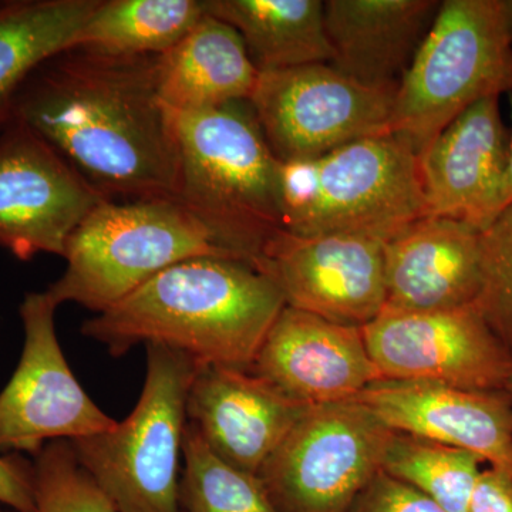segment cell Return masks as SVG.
<instances>
[{
  "label": "cell",
  "mask_w": 512,
  "mask_h": 512,
  "mask_svg": "<svg viewBox=\"0 0 512 512\" xmlns=\"http://www.w3.org/2000/svg\"><path fill=\"white\" fill-rule=\"evenodd\" d=\"M396 90L373 89L330 63L259 73L251 103L272 153L282 163L390 133Z\"/></svg>",
  "instance_id": "9c48e42d"
},
{
  "label": "cell",
  "mask_w": 512,
  "mask_h": 512,
  "mask_svg": "<svg viewBox=\"0 0 512 512\" xmlns=\"http://www.w3.org/2000/svg\"><path fill=\"white\" fill-rule=\"evenodd\" d=\"M505 22H507L508 33L512 40V0H503Z\"/></svg>",
  "instance_id": "1f68e13d"
},
{
  "label": "cell",
  "mask_w": 512,
  "mask_h": 512,
  "mask_svg": "<svg viewBox=\"0 0 512 512\" xmlns=\"http://www.w3.org/2000/svg\"><path fill=\"white\" fill-rule=\"evenodd\" d=\"M205 15V0H100L72 49L107 56H160Z\"/></svg>",
  "instance_id": "603a6c76"
},
{
  "label": "cell",
  "mask_w": 512,
  "mask_h": 512,
  "mask_svg": "<svg viewBox=\"0 0 512 512\" xmlns=\"http://www.w3.org/2000/svg\"><path fill=\"white\" fill-rule=\"evenodd\" d=\"M505 392H507L508 396L511 397V402H512V375L510 377V380H508L507 389H505Z\"/></svg>",
  "instance_id": "d6a6232c"
},
{
  "label": "cell",
  "mask_w": 512,
  "mask_h": 512,
  "mask_svg": "<svg viewBox=\"0 0 512 512\" xmlns=\"http://www.w3.org/2000/svg\"><path fill=\"white\" fill-rule=\"evenodd\" d=\"M59 305L43 292L26 293L19 306L22 355L0 392V454L37 456L53 441H73L113 429L74 377L57 338Z\"/></svg>",
  "instance_id": "30bf717a"
},
{
  "label": "cell",
  "mask_w": 512,
  "mask_h": 512,
  "mask_svg": "<svg viewBox=\"0 0 512 512\" xmlns=\"http://www.w3.org/2000/svg\"><path fill=\"white\" fill-rule=\"evenodd\" d=\"M168 114L177 154L173 200L255 266L266 242L284 227L279 160L251 103Z\"/></svg>",
  "instance_id": "3957f363"
},
{
  "label": "cell",
  "mask_w": 512,
  "mask_h": 512,
  "mask_svg": "<svg viewBox=\"0 0 512 512\" xmlns=\"http://www.w3.org/2000/svg\"><path fill=\"white\" fill-rule=\"evenodd\" d=\"M384 309L446 311L477 302L481 232L448 218L423 217L383 245Z\"/></svg>",
  "instance_id": "ac0fdd59"
},
{
  "label": "cell",
  "mask_w": 512,
  "mask_h": 512,
  "mask_svg": "<svg viewBox=\"0 0 512 512\" xmlns=\"http://www.w3.org/2000/svg\"><path fill=\"white\" fill-rule=\"evenodd\" d=\"M467 512H512V478L493 467L483 468Z\"/></svg>",
  "instance_id": "f546056e"
},
{
  "label": "cell",
  "mask_w": 512,
  "mask_h": 512,
  "mask_svg": "<svg viewBox=\"0 0 512 512\" xmlns=\"http://www.w3.org/2000/svg\"><path fill=\"white\" fill-rule=\"evenodd\" d=\"M180 505L183 512H279L258 474L218 457L187 421Z\"/></svg>",
  "instance_id": "d4e9b609"
},
{
  "label": "cell",
  "mask_w": 512,
  "mask_h": 512,
  "mask_svg": "<svg viewBox=\"0 0 512 512\" xmlns=\"http://www.w3.org/2000/svg\"><path fill=\"white\" fill-rule=\"evenodd\" d=\"M241 35L210 13L157 56V92L165 109L198 111L249 101L258 84Z\"/></svg>",
  "instance_id": "ffe728a7"
},
{
  "label": "cell",
  "mask_w": 512,
  "mask_h": 512,
  "mask_svg": "<svg viewBox=\"0 0 512 512\" xmlns=\"http://www.w3.org/2000/svg\"><path fill=\"white\" fill-rule=\"evenodd\" d=\"M205 256L242 261L173 198L106 200L73 232L66 269L46 291L59 306L100 313L165 269Z\"/></svg>",
  "instance_id": "5b68a950"
},
{
  "label": "cell",
  "mask_w": 512,
  "mask_h": 512,
  "mask_svg": "<svg viewBox=\"0 0 512 512\" xmlns=\"http://www.w3.org/2000/svg\"><path fill=\"white\" fill-rule=\"evenodd\" d=\"M352 400L393 431L476 454L512 478V402L507 392L377 380Z\"/></svg>",
  "instance_id": "9a60e30c"
},
{
  "label": "cell",
  "mask_w": 512,
  "mask_h": 512,
  "mask_svg": "<svg viewBox=\"0 0 512 512\" xmlns=\"http://www.w3.org/2000/svg\"><path fill=\"white\" fill-rule=\"evenodd\" d=\"M282 227L291 234L360 235L386 242L426 217L419 157L392 133L315 160L279 161Z\"/></svg>",
  "instance_id": "277c9868"
},
{
  "label": "cell",
  "mask_w": 512,
  "mask_h": 512,
  "mask_svg": "<svg viewBox=\"0 0 512 512\" xmlns=\"http://www.w3.org/2000/svg\"><path fill=\"white\" fill-rule=\"evenodd\" d=\"M308 407L249 370L198 365L187 421L222 460L259 474Z\"/></svg>",
  "instance_id": "e0dca14e"
},
{
  "label": "cell",
  "mask_w": 512,
  "mask_h": 512,
  "mask_svg": "<svg viewBox=\"0 0 512 512\" xmlns=\"http://www.w3.org/2000/svg\"><path fill=\"white\" fill-rule=\"evenodd\" d=\"M109 200L23 124L0 133V249L30 261L62 256L84 218Z\"/></svg>",
  "instance_id": "7c38bea8"
},
{
  "label": "cell",
  "mask_w": 512,
  "mask_h": 512,
  "mask_svg": "<svg viewBox=\"0 0 512 512\" xmlns=\"http://www.w3.org/2000/svg\"><path fill=\"white\" fill-rule=\"evenodd\" d=\"M346 512H447L426 495L383 471L362 491Z\"/></svg>",
  "instance_id": "83f0119b"
},
{
  "label": "cell",
  "mask_w": 512,
  "mask_h": 512,
  "mask_svg": "<svg viewBox=\"0 0 512 512\" xmlns=\"http://www.w3.org/2000/svg\"><path fill=\"white\" fill-rule=\"evenodd\" d=\"M244 40L259 73L332 62L320 0H205Z\"/></svg>",
  "instance_id": "44dd1931"
},
{
  "label": "cell",
  "mask_w": 512,
  "mask_h": 512,
  "mask_svg": "<svg viewBox=\"0 0 512 512\" xmlns=\"http://www.w3.org/2000/svg\"><path fill=\"white\" fill-rule=\"evenodd\" d=\"M512 94L503 0H444L394 94L390 133L417 157L461 113Z\"/></svg>",
  "instance_id": "8992f818"
},
{
  "label": "cell",
  "mask_w": 512,
  "mask_h": 512,
  "mask_svg": "<svg viewBox=\"0 0 512 512\" xmlns=\"http://www.w3.org/2000/svg\"><path fill=\"white\" fill-rule=\"evenodd\" d=\"M393 433L356 400L309 406L258 476L279 512H346Z\"/></svg>",
  "instance_id": "ba28073f"
},
{
  "label": "cell",
  "mask_w": 512,
  "mask_h": 512,
  "mask_svg": "<svg viewBox=\"0 0 512 512\" xmlns=\"http://www.w3.org/2000/svg\"><path fill=\"white\" fill-rule=\"evenodd\" d=\"M157 56L64 50L30 74L10 121L55 148L109 200L174 198L177 154Z\"/></svg>",
  "instance_id": "6da1fadb"
},
{
  "label": "cell",
  "mask_w": 512,
  "mask_h": 512,
  "mask_svg": "<svg viewBox=\"0 0 512 512\" xmlns=\"http://www.w3.org/2000/svg\"><path fill=\"white\" fill-rule=\"evenodd\" d=\"M483 463L460 448L394 431L384 451L382 471L447 512H467Z\"/></svg>",
  "instance_id": "cb8c5ba5"
},
{
  "label": "cell",
  "mask_w": 512,
  "mask_h": 512,
  "mask_svg": "<svg viewBox=\"0 0 512 512\" xmlns=\"http://www.w3.org/2000/svg\"><path fill=\"white\" fill-rule=\"evenodd\" d=\"M249 372L306 406L355 399L380 380L362 329L285 306Z\"/></svg>",
  "instance_id": "2e32d148"
},
{
  "label": "cell",
  "mask_w": 512,
  "mask_h": 512,
  "mask_svg": "<svg viewBox=\"0 0 512 512\" xmlns=\"http://www.w3.org/2000/svg\"><path fill=\"white\" fill-rule=\"evenodd\" d=\"M146 348V380L133 412L109 431L70 443L117 512H183L180 463L198 365L177 350Z\"/></svg>",
  "instance_id": "52a82bcc"
},
{
  "label": "cell",
  "mask_w": 512,
  "mask_h": 512,
  "mask_svg": "<svg viewBox=\"0 0 512 512\" xmlns=\"http://www.w3.org/2000/svg\"><path fill=\"white\" fill-rule=\"evenodd\" d=\"M35 512H117L77 460L72 443L47 444L33 457Z\"/></svg>",
  "instance_id": "484cf974"
},
{
  "label": "cell",
  "mask_w": 512,
  "mask_h": 512,
  "mask_svg": "<svg viewBox=\"0 0 512 512\" xmlns=\"http://www.w3.org/2000/svg\"><path fill=\"white\" fill-rule=\"evenodd\" d=\"M383 241L360 235L279 231L255 268L268 275L286 306L363 328L386 306Z\"/></svg>",
  "instance_id": "4fadbf2b"
},
{
  "label": "cell",
  "mask_w": 512,
  "mask_h": 512,
  "mask_svg": "<svg viewBox=\"0 0 512 512\" xmlns=\"http://www.w3.org/2000/svg\"><path fill=\"white\" fill-rule=\"evenodd\" d=\"M100 0H10L0 3V127L20 87L37 67L72 49Z\"/></svg>",
  "instance_id": "7402d4cb"
},
{
  "label": "cell",
  "mask_w": 512,
  "mask_h": 512,
  "mask_svg": "<svg viewBox=\"0 0 512 512\" xmlns=\"http://www.w3.org/2000/svg\"><path fill=\"white\" fill-rule=\"evenodd\" d=\"M0 512H16V511L9 510V508L3 507V505L0 504Z\"/></svg>",
  "instance_id": "836d02e7"
},
{
  "label": "cell",
  "mask_w": 512,
  "mask_h": 512,
  "mask_svg": "<svg viewBox=\"0 0 512 512\" xmlns=\"http://www.w3.org/2000/svg\"><path fill=\"white\" fill-rule=\"evenodd\" d=\"M0 504L16 512H35L33 463L19 454H0Z\"/></svg>",
  "instance_id": "f1b7e54d"
},
{
  "label": "cell",
  "mask_w": 512,
  "mask_h": 512,
  "mask_svg": "<svg viewBox=\"0 0 512 512\" xmlns=\"http://www.w3.org/2000/svg\"><path fill=\"white\" fill-rule=\"evenodd\" d=\"M510 133L500 97L478 101L451 121L419 157L427 217L483 232L504 211Z\"/></svg>",
  "instance_id": "5bb4252c"
},
{
  "label": "cell",
  "mask_w": 512,
  "mask_h": 512,
  "mask_svg": "<svg viewBox=\"0 0 512 512\" xmlns=\"http://www.w3.org/2000/svg\"><path fill=\"white\" fill-rule=\"evenodd\" d=\"M481 271L476 305L512 353V204L481 232Z\"/></svg>",
  "instance_id": "4316f807"
},
{
  "label": "cell",
  "mask_w": 512,
  "mask_h": 512,
  "mask_svg": "<svg viewBox=\"0 0 512 512\" xmlns=\"http://www.w3.org/2000/svg\"><path fill=\"white\" fill-rule=\"evenodd\" d=\"M436 0H328L333 67L373 89L397 90L439 10Z\"/></svg>",
  "instance_id": "d6986e66"
},
{
  "label": "cell",
  "mask_w": 512,
  "mask_h": 512,
  "mask_svg": "<svg viewBox=\"0 0 512 512\" xmlns=\"http://www.w3.org/2000/svg\"><path fill=\"white\" fill-rule=\"evenodd\" d=\"M510 107L512 117V94L510 96ZM504 201L505 208L512 204V131L510 133V163H508L507 178H505Z\"/></svg>",
  "instance_id": "4dcf8cb0"
},
{
  "label": "cell",
  "mask_w": 512,
  "mask_h": 512,
  "mask_svg": "<svg viewBox=\"0 0 512 512\" xmlns=\"http://www.w3.org/2000/svg\"><path fill=\"white\" fill-rule=\"evenodd\" d=\"M360 329L380 380L505 392L512 375V353L476 303L446 311L383 309Z\"/></svg>",
  "instance_id": "8fae6325"
},
{
  "label": "cell",
  "mask_w": 512,
  "mask_h": 512,
  "mask_svg": "<svg viewBox=\"0 0 512 512\" xmlns=\"http://www.w3.org/2000/svg\"><path fill=\"white\" fill-rule=\"evenodd\" d=\"M285 306L275 282L254 265L205 256L148 279L86 320L82 333L113 356L157 345L185 353L200 366L251 370Z\"/></svg>",
  "instance_id": "7a4b0ae2"
}]
</instances>
